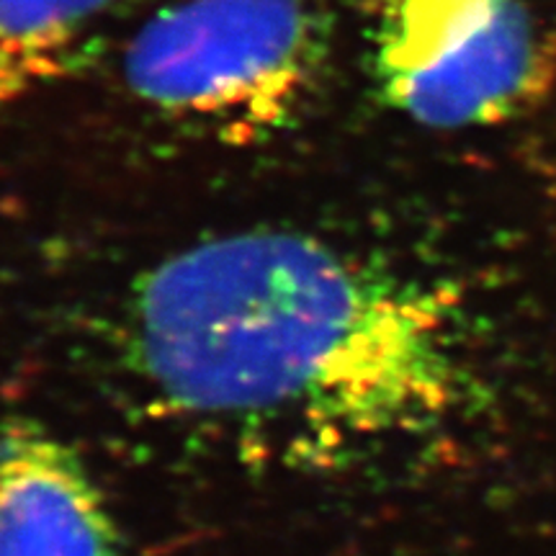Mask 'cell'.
Here are the masks:
<instances>
[{"label":"cell","mask_w":556,"mask_h":556,"mask_svg":"<svg viewBox=\"0 0 556 556\" xmlns=\"http://www.w3.org/2000/svg\"><path fill=\"white\" fill-rule=\"evenodd\" d=\"M122 0H0V109L80 75Z\"/></svg>","instance_id":"cell-5"},{"label":"cell","mask_w":556,"mask_h":556,"mask_svg":"<svg viewBox=\"0 0 556 556\" xmlns=\"http://www.w3.org/2000/svg\"><path fill=\"white\" fill-rule=\"evenodd\" d=\"M0 556H127L106 495L78 451L0 409Z\"/></svg>","instance_id":"cell-4"},{"label":"cell","mask_w":556,"mask_h":556,"mask_svg":"<svg viewBox=\"0 0 556 556\" xmlns=\"http://www.w3.org/2000/svg\"><path fill=\"white\" fill-rule=\"evenodd\" d=\"M323 60L309 0H178L139 26L122 67L160 119L248 148L289 127Z\"/></svg>","instance_id":"cell-2"},{"label":"cell","mask_w":556,"mask_h":556,"mask_svg":"<svg viewBox=\"0 0 556 556\" xmlns=\"http://www.w3.org/2000/svg\"><path fill=\"white\" fill-rule=\"evenodd\" d=\"M374 80L422 127H490L552 90L556 41L531 0H381Z\"/></svg>","instance_id":"cell-3"},{"label":"cell","mask_w":556,"mask_h":556,"mask_svg":"<svg viewBox=\"0 0 556 556\" xmlns=\"http://www.w3.org/2000/svg\"><path fill=\"white\" fill-rule=\"evenodd\" d=\"M124 361L186 420L309 454L413 441L471 392L454 296L299 229H242L131 283Z\"/></svg>","instance_id":"cell-1"}]
</instances>
